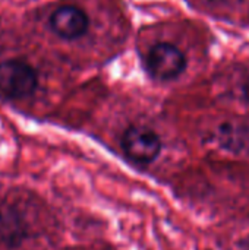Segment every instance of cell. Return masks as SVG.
<instances>
[{
	"mask_svg": "<svg viewBox=\"0 0 249 250\" xmlns=\"http://www.w3.org/2000/svg\"><path fill=\"white\" fill-rule=\"evenodd\" d=\"M244 95H245V98L249 101V78L248 81L245 82V85H244Z\"/></svg>",
	"mask_w": 249,
	"mask_h": 250,
	"instance_id": "6",
	"label": "cell"
},
{
	"mask_svg": "<svg viewBox=\"0 0 249 250\" xmlns=\"http://www.w3.org/2000/svg\"><path fill=\"white\" fill-rule=\"evenodd\" d=\"M51 31L63 40H76L87 34L90 28L88 15L76 6H60L50 18Z\"/></svg>",
	"mask_w": 249,
	"mask_h": 250,
	"instance_id": "4",
	"label": "cell"
},
{
	"mask_svg": "<svg viewBox=\"0 0 249 250\" xmlns=\"http://www.w3.org/2000/svg\"><path fill=\"white\" fill-rule=\"evenodd\" d=\"M122 149L136 164H150L161 152L160 136L145 126H131L122 136Z\"/></svg>",
	"mask_w": 249,
	"mask_h": 250,
	"instance_id": "3",
	"label": "cell"
},
{
	"mask_svg": "<svg viewBox=\"0 0 249 250\" xmlns=\"http://www.w3.org/2000/svg\"><path fill=\"white\" fill-rule=\"evenodd\" d=\"M23 223L15 209L0 205V240L7 246H19L25 237Z\"/></svg>",
	"mask_w": 249,
	"mask_h": 250,
	"instance_id": "5",
	"label": "cell"
},
{
	"mask_svg": "<svg viewBox=\"0 0 249 250\" xmlns=\"http://www.w3.org/2000/svg\"><path fill=\"white\" fill-rule=\"evenodd\" d=\"M145 67L151 78L157 81H172L186 69L183 51L172 42H158L147 54Z\"/></svg>",
	"mask_w": 249,
	"mask_h": 250,
	"instance_id": "2",
	"label": "cell"
},
{
	"mask_svg": "<svg viewBox=\"0 0 249 250\" xmlns=\"http://www.w3.org/2000/svg\"><path fill=\"white\" fill-rule=\"evenodd\" d=\"M38 86L35 69L21 60L0 62V95L9 100L31 97Z\"/></svg>",
	"mask_w": 249,
	"mask_h": 250,
	"instance_id": "1",
	"label": "cell"
}]
</instances>
